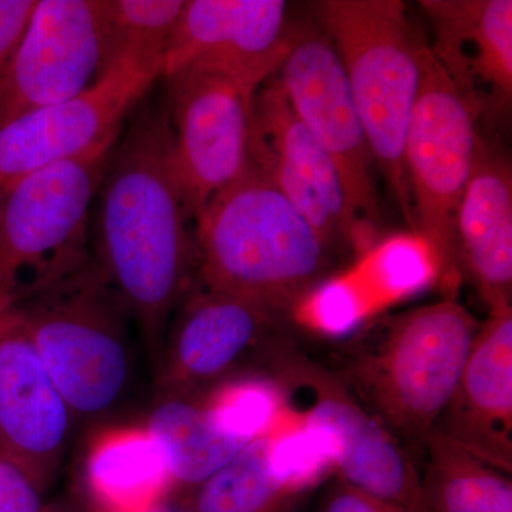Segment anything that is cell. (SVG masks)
Returning a JSON list of instances; mask_svg holds the SVG:
<instances>
[{"label":"cell","mask_w":512,"mask_h":512,"mask_svg":"<svg viewBox=\"0 0 512 512\" xmlns=\"http://www.w3.org/2000/svg\"><path fill=\"white\" fill-rule=\"evenodd\" d=\"M12 309L76 420L116 409L133 375L126 309L94 258Z\"/></svg>","instance_id":"obj_5"},{"label":"cell","mask_w":512,"mask_h":512,"mask_svg":"<svg viewBox=\"0 0 512 512\" xmlns=\"http://www.w3.org/2000/svg\"><path fill=\"white\" fill-rule=\"evenodd\" d=\"M36 0H0V82L28 28Z\"/></svg>","instance_id":"obj_26"},{"label":"cell","mask_w":512,"mask_h":512,"mask_svg":"<svg viewBox=\"0 0 512 512\" xmlns=\"http://www.w3.org/2000/svg\"><path fill=\"white\" fill-rule=\"evenodd\" d=\"M252 140L318 192L345 231L352 251L360 254L359 235L339 175L326 151L293 110L276 76L255 94Z\"/></svg>","instance_id":"obj_21"},{"label":"cell","mask_w":512,"mask_h":512,"mask_svg":"<svg viewBox=\"0 0 512 512\" xmlns=\"http://www.w3.org/2000/svg\"><path fill=\"white\" fill-rule=\"evenodd\" d=\"M319 19L338 55L376 167L414 229L404 144L420 86L417 36L400 0H325Z\"/></svg>","instance_id":"obj_4"},{"label":"cell","mask_w":512,"mask_h":512,"mask_svg":"<svg viewBox=\"0 0 512 512\" xmlns=\"http://www.w3.org/2000/svg\"><path fill=\"white\" fill-rule=\"evenodd\" d=\"M262 359L296 423L325 441L336 477L404 512H421L420 473L412 456L338 373L284 335L269 343Z\"/></svg>","instance_id":"obj_7"},{"label":"cell","mask_w":512,"mask_h":512,"mask_svg":"<svg viewBox=\"0 0 512 512\" xmlns=\"http://www.w3.org/2000/svg\"><path fill=\"white\" fill-rule=\"evenodd\" d=\"M434 30L431 53L478 116L512 97L511 0H423Z\"/></svg>","instance_id":"obj_19"},{"label":"cell","mask_w":512,"mask_h":512,"mask_svg":"<svg viewBox=\"0 0 512 512\" xmlns=\"http://www.w3.org/2000/svg\"><path fill=\"white\" fill-rule=\"evenodd\" d=\"M282 0H187L161 77L184 69L221 74L256 93L278 74L292 45Z\"/></svg>","instance_id":"obj_14"},{"label":"cell","mask_w":512,"mask_h":512,"mask_svg":"<svg viewBox=\"0 0 512 512\" xmlns=\"http://www.w3.org/2000/svg\"><path fill=\"white\" fill-rule=\"evenodd\" d=\"M76 417L22 320L0 316V457L45 491L59 470Z\"/></svg>","instance_id":"obj_15"},{"label":"cell","mask_w":512,"mask_h":512,"mask_svg":"<svg viewBox=\"0 0 512 512\" xmlns=\"http://www.w3.org/2000/svg\"><path fill=\"white\" fill-rule=\"evenodd\" d=\"M165 80L175 171L195 222L251 164L256 93L208 70L184 69Z\"/></svg>","instance_id":"obj_10"},{"label":"cell","mask_w":512,"mask_h":512,"mask_svg":"<svg viewBox=\"0 0 512 512\" xmlns=\"http://www.w3.org/2000/svg\"><path fill=\"white\" fill-rule=\"evenodd\" d=\"M96 198L94 261L128 318L158 348L197 271L195 222L175 171L167 111L134 119Z\"/></svg>","instance_id":"obj_1"},{"label":"cell","mask_w":512,"mask_h":512,"mask_svg":"<svg viewBox=\"0 0 512 512\" xmlns=\"http://www.w3.org/2000/svg\"><path fill=\"white\" fill-rule=\"evenodd\" d=\"M160 77L123 57L80 96L0 126V200L29 175L120 136L127 114Z\"/></svg>","instance_id":"obj_13"},{"label":"cell","mask_w":512,"mask_h":512,"mask_svg":"<svg viewBox=\"0 0 512 512\" xmlns=\"http://www.w3.org/2000/svg\"><path fill=\"white\" fill-rule=\"evenodd\" d=\"M333 470L315 431L284 420L194 488L192 512H293L299 498Z\"/></svg>","instance_id":"obj_17"},{"label":"cell","mask_w":512,"mask_h":512,"mask_svg":"<svg viewBox=\"0 0 512 512\" xmlns=\"http://www.w3.org/2000/svg\"><path fill=\"white\" fill-rule=\"evenodd\" d=\"M420 474L421 512H512V480L470 451L431 431Z\"/></svg>","instance_id":"obj_23"},{"label":"cell","mask_w":512,"mask_h":512,"mask_svg":"<svg viewBox=\"0 0 512 512\" xmlns=\"http://www.w3.org/2000/svg\"><path fill=\"white\" fill-rule=\"evenodd\" d=\"M185 2L106 0L109 37V64L106 72L117 60L131 57L163 74L165 52L183 13Z\"/></svg>","instance_id":"obj_24"},{"label":"cell","mask_w":512,"mask_h":512,"mask_svg":"<svg viewBox=\"0 0 512 512\" xmlns=\"http://www.w3.org/2000/svg\"><path fill=\"white\" fill-rule=\"evenodd\" d=\"M194 284L285 315L318 291L338 252L254 164L194 224Z\"/></svg>","instance_id":"obj_2"},{"label":"cell","mask_w":512,"mask_h":512,"mask_svg":"<svg viewBox=\"0 0 512 512\" xmlns=\"http://www.w3.org/2000/svg\"><path fill=\"white\" fill-rule=\"evenodd\" d=\"M285 409L271 379L245 377L218 384L204 400L165 394L144 427L163 451L171 483L195 488L274 429Z\"/></svg>","instance_id":"obj_12"},{"label":"cell","mask_w":512,"mask_h":512,"mask_svg":"<svg viewBox=\"0 0 512 512\" xmlns=\"http://www.w3.org/2000/svg\"><path fill=\"white\" fill-rule=\"evenodd\" d=\"M171 328L161 362L165 394L187 396L221 383L279 335V319L264 306L192 284Z\"/></svg>","instance_id":"obj_16"},{"label":"cell","mask_w":512,"mask_h":512,"mask_svg":"<svg viewBox=\"0 0 512 512\" xmlns=\"http://www.w3.org/2000/svg\"><path fill=\"white\" fill-rule=\"evenodd\" d=\"M480 323L456 299L387 320L338 373L400 443L424 448L463 375Z\"/></svg>","instance_id":"obj_3"},{"label":"cell","mask_w":512,"mask_h":512,"mask_svg":"<svg viewBox=\"0 0 512 512\" xmlns=\"http://www.w3.org/2000/svg\"><path fill=\"white\" fill-rule=\"evenodd\" d=\"M456 241L461 278L476 285L488 309L511 303V163L483 138L458 207Z\"/></svg>","instance_id":"obj_20"},{"label":"cell","mask_w":512,"mask_h":512,"mask_svg":"<svg viewBox=\"0 0 512 512\" xmlns=\"http://www.w3.org/2000/svg\"><path fill=\"white\" fill-rule=\"evenodd\" d=\"M3 313H5V311H3L2 305H0V316H2Z\"/></svg>","instance_id":"obj_28"},{"label":"cell","mask_w":512,"mask_h":512,"mask_svg":"<svg viewBox=\"0 0 512 512\" xmlns=\"http://www.w3.org/2000/svg\"><path fill=\"white\" fill-rule=\"evenodd\" d=\"M279 83L339 175L362 252L377 235L379 195L375 158L357 114L348 80L329 37L316 28L293 29Z\"/></svg>","instance_id":"obj_9"},{"label":"cell","mask_w":512,"mask_h":512,"mask_svg":"<svg viewBox=\"0 0 512 512\" xmlns=\"http://www.w3.org/2000/svg\"><path fill=\"white\" fill-rule=\"evenodd\" d=\"M434 430L511 476V303L488 309L463 375Z\"/></svg>","instance_id":"obj_18"},{"label":"cell","mask_w":512,"mask_h":512,"mask_svg":"<svg viewBox=\"0 0 512 512\" xmlns=\"http://www.w3.org/2000/svg\"><path fill=\"white\" fill-rule=\"evenodd\" d=\"M0 512H47L43 491L18 466L0 457Z\"/></svg>","instance_id":"obj_25"},{"label":"cell","mask_w":512,"mask_h":512,"mask_svg":"<svg viewBox=\"0 0 512 512\" xmlns=\"http://www.w3.org/2000/svg\"><path fill=\"white\" fill-rule=\"evenodd\" d=\"M86 480L99 512H154L173 485L163 451L146 427L97 437L87 457Z\"/></svg>","instance_id":"obj_22"},{"label":"cell","mask_w":512,"mask_h":512,"mask_svg":"<svg viewBox=\"0 0 512 512\" xmlns=\"http://www.w3.org/2000/svg\"><path fill=\"white\" fill-rule=\"evenodd\" d=\"M319 512H404L336 477L320 498Z\"/></svg>","instance_id":"obj_27"},{"label":"cell","mask_w":512,"mask_h":512,"mask_svg":"<svg viewBox=\"0 0 512 512\" xmlns=\"http://www.w3.org/2000/svg\"><path fill=\"white\" fill-rule=\"evenodd\" d=\"M477 117L431 53L420 50V86L404 144L414 231L427 248L434 279L447 292L461 282L456 221L473 173Z\"/></svg>","instance_id":"obj_8"},{"label":"cell","mask_w":512,"mask_h":512,"mask_svg":"<svg viewBox=\"0 0 512 512\" xmlns=\"http://www.w3.org/2000/svg\"><path fill=\"white\" fill-rule=\"evenodd\" d=\"M120 136L29 175L0 200L3 311L92 258L90 210Z\"/></svg>","instance_id":"obj_6"},{"label":"cell","mask_w":512,"mask_h":512,"mask_svg":"<svg viewBox=\"0 0 512 512\" xmlns=\"http://www.w3.org/2000/svg\"><path fill=\"white\" fill-rule=\"evenodd\" d=\"M107 64L106 0H36L0 82V126L80 96Z\"/></svg>","instance_id":"obj_11"}]
</instances>
